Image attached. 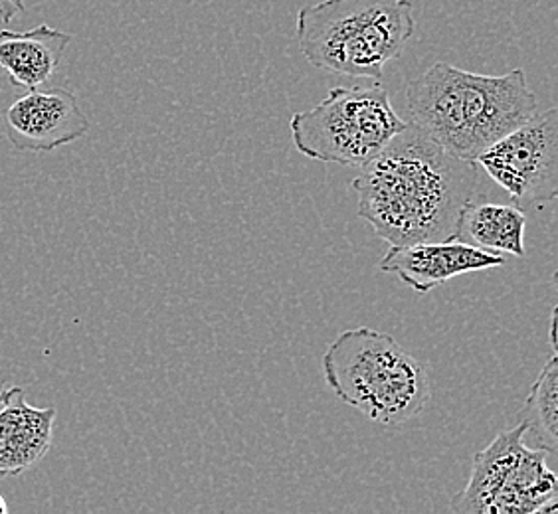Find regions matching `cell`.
Returning <instances> with one entry per match:
<instances>
[{
  "mask_svg": "<svg viewBox=\"0 0 558 514\" xmlns=\"http://www.w3.org/2000/svg\"><path fill=\"white\" fill-rule=\"evenodd\" d=\"M351 186L359 216L390 246L460 240L477 186V164L463 161L407 125Z\"/></svg>",
  "mask_w": 558,
  "mask_h": 514,
  "instance_id": "1",
  "label": "cell"
},
{
  "mask_svg": "<svg viewBox=\"0 0 558 514\" xmlns=\"http://www.w3.org/2000/svg\"><path fill=\"white\" fill-rule=\"evenodd\" d=\"M407 106L412 123L429 139L470 162L538 111L537 96L521 68L485 75L448 62L410 82Z\"/></svg>",
  "mask_w": 558,
  "mask_h": 514,
  "instance_id": "2",
  "label": "cell"
},
{
  "mask_svg": "<svg viewBox=\"0 0 558 514\" xmlns=\"http://www.w3.org/2000/svg\"><path fill=\"white\" fill-rule=\"evenodd\" d=\"M322 368L335 396L385 428L418 418L432 396L424 365L371 327L341 332L323 354Z\"/></svg>",
  "mask_w": 558,
  "mask_h": 514,
  "instance_id": "3",
  "label": "cell"
},
{
  "mask_svg": "<svg viewBox=\"0 0 558 514\" xmlns=\"http://www.w3.org/2000/svg\"><path fill=\"white\" fill-rule=\"evenodd\" d=\"M416 33L410 0H323L298 12L305 60L331 74L378 79Z\"/></svg>",
  "mask_w": 558,
  "mask_h": 514,
  "instance_id": "4",
  "label": "cell"
},
{
  "mask_svg": "<svg viewBox=\"0 0 558 514\" xmlns=\"http://www.w3.org/2000/svg\"><path fill=\"white\" fill-rule=\"evenodd\" d=\"M387 87H333L310 111L290 121L291 140L303 157L325 164L363 167L407 128Z\"/></svg>",
  "mask_w": 558,
  "mask_h": 514,
  "instance_id": "5",
  "label": "cell"
},
{
  "mask_svg": "<svg viewBox=\"0 0 558 514\" xmlns=\"http://www.w3.org/2000/svg\"><path fill=\"white\" fill-rule=\"evenodd\" d=\"M526 426L501 431L473 457L472 475L451 499L458 514H535L558 509V479L543 450L525 445Z\"/></svg>",
  "mask_w": 558,
  "mask_h": 514,
  "instance_id": "6",
  "label": "cell"
},
{
  "mask_svg": "<svg viewBox=\"0 0 558 514\" xmlns=\"http://www.w3.org/2000/svg\"><path fill=\"white\" fill-rule=\"evenodd\" d=\"M475 164L511 196L519 208L543 206L558 196V111L535 113L521 127L511 131Z\"/></svg>",
  "mask_w": 558,
  "mask_h": 514,
  "instance_id": "7",
  "label": "cell"
},
{
  "mask_svg": "<svg viewBox=\"0 0 558 514\" xmlns=\"http://www.w3.org/2000/svg\"><path fill=\"white\" fill-rule=\"evenodd\" d=\"M2 131L21 152H50L82 139L89 131V119L72 91L33 89L12 101Z\"/></svg>",
  "mask_w": 558,
  "mask_h": 514,
  "instance_id": "8",
  "label": "cell"
},
{
  "mask_svg": "<svg viewBox=\"0 0 558 514\" xmlns=\"http://www.w3.org/2000/svg\"><path fill=\"white\" fill-rule=\"evenodd\" d=\"M505 264V254L487 252L463 240H451L390 246L387 256L380 261V271L397 276L410 290L426 295L458 276L504 268Z\"/></svg>",
  "mask_w": 558,
  "mask_h": 514,
  "instance_id": "9",
  "label": "cell"
},
{
  "mask_svg": "<svg viewBox=\"0 0 558 514\" xmlns=\"http://www.w3.org/2000/svg\"><path fill=\"white\" fill-rule=\"evenodd\" d=\"M56 407H34L22 386L0 397V479L19 477L46 457L54 441Z\"/></svg>",
  "mask_w": 558,
  "mask_h": 514,
  "instance_id": "10",
  "label": "cell"
},
{
  "mask_svg": "<svg viewBox=\"0 0 558 514\" xmlns=\"http://www.w3.org/2000/svg\"><path fill=\"white\" fill-rule=\"evenodd\" d=\"M72 34L40 24L28 33L0 30V68L12 86L40 89L54 77Z\"/></svg>",
  "mask_w": 558,
  "mask_h": 514,
  "instance_id": "11",
  "label": "cell"
},
{
  "mask_svg": "<svg viewBox=\"0 0 558 514\" xmlns=\"http://www.w3.org/2000/svg\"><path fill=\"white\" fill-rule=\"evenodd\" d=\"M526 215L509 204H470L462 220L460 240L495 254L525 257Z\"/></svg>",
  "mask_w": 558,
  "mask_h": 514,
  "instance_id": "12",
  "label": "cell"
},
{
  "mask_svg": "<svg viewBox=\"0 0 558 514\" xmlns=\"http://www.w3.org/2000/svg\"><path fill=\"white\" fill-rule=\"evenodd\" d=\"M521 421L526 426L525 436H531L538 450L555 453L558 450V358L557 353L541 368L535 384L526 396L521 412Z\"/></svg>",
  "mask_w": 558,
  "mask_h": 514,
  "instance_id": "13",
  "label": "cell"
},
{
  "mask_svg": "<svg viewBox=\"0 0 558 514\" xmlns=\"http://www.w3.org/2000/svg\"><path fill=\"white\" fill-rule=\"evenodd\" d=\"M26 11L24 0H0V21L11 22Z\"/></svg>",
  "mask_w": 558,
  "mask_h": 514,
  "instance_id": "14",
  "label": "cell"
},
{
  "mask_svg": "<svg viewBox=\"0 0 558 514\" xmlns=\"http://www.w3.org/2000/svg\"><path fill=\"white\" fill-rule=\"evenodd\" d=\"M548 331H550V346H553V353H557V309H553L550 313V322H548Z\"/></svg>",
  "mask_w": 558,
  "mask_h": 514,
  "instance_id": "15",
  "label": "cell"
},
{
  "mask_svg": "<svg viewBox=\"0 0 558 514\" xmlns=\"http://www.w3.org/2000/svg\"><path fill=\"white\" fill-rule=\"evenodd\" d=\"M7 513H9V504H7V501H4V497L0 494V514Z\"/></svg>",
  "mask_w": 558,
  "mask_h": 514,
  "instance_id": "16",
  "label": "cell"
},
{
  "mask_svg": "<svg viewBox=\"0 0 558 514\" xmlns=\"http://www.w3.org/2000/svg\"><path fill=\"white\" fill-rule=\"evenodd\" d=\"M4 390H7V386H4V382L0 380V397H2V394H4Z\"/></svg>",
  "mask_w": 558,
  "mask_h": 514,
  "instance_id": "17",
  "label": "cell"
}]
</instances>
